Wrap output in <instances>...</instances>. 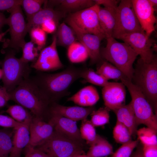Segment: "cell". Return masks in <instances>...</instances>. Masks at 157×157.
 Instances as JSON below:
<instances>
[{
	"mask_svg": "<svg viewBox=\"0 0 157 157\" xmlns=\"http://www.w3.org/2000/svg\"><path fill=\"white\" fill-rule=\"evenodd\" d=\"M116 10L99 7L98 13L99 23L106 38L112 37L115 24Z\"/></svg>",
	"mask_w": 157,
	"mask_h": 157,
	"instance_id": "24",
	"label": "cell"
},
{
	"mask_svg": "<svg viewBox=\"0 0 157 157\" xmlns=\"http://www.w3.org/2000/svg\"><path fill=\"white\" fill-rule=\"evenodd\" d=\"M94 110L92 106L87 108L77 106H67L54 103L50 107L49 114L58 115L76 122L87 119Z\"/></svg>",
	"mask_w": 157,
	"mask_h": 157,
	"instance_id": "17",
	"label": "cell"
},
{
	"mask_svg": "<svg viewBox=\"0 0 157 157\" xmlns=\"http://www.w3.org/2000/svg\"><path fill=\"white\" fill-rule=\"evenodd\" d=\"M22 123L16 121L10 117L0 114V126L4 128L15 129L21 125Z\"/></svg>",
	"mask_w": 157,
	"mask_h": 157,
	"instance_id": "40",
	"label": "cell"
},
{
	"mask_svg": "<svg viewBox=\"0 0 157 157\" xmlns=\"http://www.w3.org/2000/svg\"><path fill=\"white\" fill-rule=\"evenodd\" d=\"M138 140H130L122 145L112 154L111 157H130L134 149L137 146Z\"/></svg>",
	"mask_w": 157,
	"mask_h": 157,
	"instance_id": "39",
	"label": "cell"
},
{
	"mask_svg": "<svg viewBox=\"0 0 157 157\" xmlns=\"http://www.w3.org/2000/svg\"><path fill=\"white\" fill-rule=\"evenodd\" d=\"M57 45L56 37L54 35L51 44L40 51L32 67L42 72L54 71L63 68L64 66L58 56Z\"/></svg>",
	"mask_w": 157,
	"mask_h": 157,
	"instance_id": "12",
	"label": "cell"
},
{
	"mask_svg": "<svg viewBox=\"0 0 157 157\" xmlns=\"http://www.w3.org/2000/svg\"><path fill=\"white\" fill-rule=\"evenodd\" d=\"M113 135L115 141L122 144L131 140L132 136L128 129L117 121L113 129Z\"/></svg>",
	"mask_w": 157,
	"mask_h": 157,
	"instance_id": "36",
	"label": "cell"
},
{
	"mask_svg": "<svg viewBox=\"0 0 157 157\" xmlns=\"http://www.w3.org/2000/svg\"><path fill=\"white\" fill-rule=\"evenodd\" d=\"M24 149V157H51L44 152L29 144Z\"/></svg>",
	"mask_w": 157,
	"mask_h": 157,
	"instance_id": "41",
	"label": "cell"
},
{
	"mask_svg": "<svg viewBox=\"0 0 157 157\" xmlns=\"http://www.w3.org/2000/svg\"><path fill=\"white\" fill-rule=\"evenodd\" d=\"M67 49L68 58L72 63L83 62L89 58L87 49L83 45L79 42L76 41Z\"/></svg>",
	"mask_w": 157,
	"mask_h": 157,
	"instance_id": "28",
	"label": "cell"
},
{
	"mask_svg": "<svg viewBox=\"0 0 157 157\" xmlns=\"http://www.w3.org/2000/svg\"><path fill=\"white\" fill-rule=\"evenodd\" d=\"M3 72L1 69H0V79L2 78Z\"/></svg>",
	"mask_w": 157,
	"mask_h": 157,
	"instance_id": "53",
	"label": "cell"
},
{
	"mask_svg": "<svg viewBox=\"0 0 157 157\" xmlns=\"http://www.w3.org/2000/svg\"><path fill=\"white\" fill-rule=\"evenodd\" d=\"M142 151L144 157H157V144L144 145Z\"/></svg>",
	"mask_w": 157,
	"mask_h": 157,
	"instance_id": "44",
	"label": "cell"
},
{
	"mask_svg": "<svg viewBox=\"0 0 157 157\" xmlns=\"http://www.w3.org/2000/svg\"><path fill=\"white\" fill-rule=\"evenodd\" d=\"M52 6H58L57 10L64 13H74L95 4L94 0H58L48 1Z\"/></svg>",
	"mask_w": 157,
	"mask_h": 157,
	"instance_id": "23",
	"label": "cell"
},
{
	"mask_svg": "<svg viewBox=\"0 0 157 157\" xmlns=\"http://www.w3.org/2000/svg\"><path fill=\"white\" fill-rule=\"evenodd\" d=\"M99 96L97 89L92 85L85 87L67 99L82 106H92L99 100Z\"/></svg>",
	"mask_w": 157,
	"mask_h": 157,
	"instance_id": "21",
	"label": "cell"
},
{
	"mask_svg": "<svg viewBox=\"0 0 157 157\" xmlns=\"http://www.w3.org/2000/svg\"><path fill=\"white\" fill-rule=\"evenodd\" d=\"M83 150L79 151L67 157H77L79 155L83 154Z\"/></svg>",
	"mask_w": 157,
	"mask_h": 157,
	"instance_id": "49",
	"label": "cell"
},
{
	"mask_svg": "<svg viewBox=\"0 0 157 157\" xmlns=\"http://www.w3.org/2000/svg\"><path fill=\"white\" fill-rule=\"evenodd\" d=\"M95 4L100 6L102 5L105 8L116 9L120 1L115 0H94Z\"/></svg>",
	"mask_w": 157,
	"mask_h": 157,
	"instance_id": "45",
	"label": "cell"
},
{
	"mask_svg": "<svg viewBox=\"0 0 157 157\" xmlns=\"http://www.w3.org/2000/svg\"><path fill=\"white\" fill-rule=\"evenodd\" d=\"M125 88L122 82H111L103 87L102 94L105 107L114 111L125 105Z\"/></svg>",
	"mask_w": 157,
	"mask_h": 157,
	"instance_id": "14",
	"label": "cell"
},
{
	"mask_svg": "<svg viewBox=\"0 0 157 157\" xmlns=\"http://www.w3.org/2000/svg\"><path fill=\"white\" fill-rule=\"evenodd\" d=\"M117 117V121L125 126L129 130L131 136L136 133L137 124L131 102L113 111Z\"/></svg>",
	"mask_w": 157,
	"mask_h": 157,
	"instance_id": "22",
	"label": "cell"
},
{
	"mask_svg": "<svg viewBox=\"0 0 157 157\" xmlns=\"http://www.w3.org/2000/svg\"><path fill=\"white\" fill-rule=\"evenodd\" d=\"M66 14L53 8L45 7L28 20L27 23V32L32 28L40 26L44 23L50 20H53L59 24L60 21L65 17Z\"/></svg>",
	"mask_w": 157,
	"mask_h": 157,
	"instance_id": "20",
	"label": "cell"
},
{
	"mask_svg": "<svg viewBox=\"0 0 157 157\" xmlns=\"http://www.w3.org/2000/svg\"><path fill=\"white\" fill-rule=\"evenodd\" d=\"M22 0H0V11H9L15 6L20 5Z\"/></svg>",
	"mask_w": 157,
	"mask_h": 157,
	"instance_id": "42",
	"label": "cell"
},
{
	"mask_svg": "<svg viewBox=\"0 0 157 157\" xmlns=\"http://www.w3.org/2000/svg\"><path fill=\"white\" fill-rule=\"evenodd\" d=\"M13 52L8 53L2 62V80L3 87L9 92L14 89L26 74L28 66Z\"/></svg>",
	"mask_w": 157,
	"mask_h": 157,
	"instance_id": "10",
	"label": "cell"
},
{
	"mask_svg": "<svg viewBox=\"0 0 157 157\" xmlns=\"http://www.w3.org/2000/svg\"><path fill=\"white\" fill-rule=\"evenodd\" d=\"M79 130L81 137L90 146L95 141L97 135L94 126L87 119L82 120Z\"/></svg>",
	"mask_w": 157,
	"mask_h": 157,
	"instance_id": "31",
	"label": "cell"
},
{
	"mask_svg": "<svg viewBox=\"0 0 157 157\" xmlns=\"http://www.w3.org/2000/svg\"><path fill=\"white\" fill-rule=\"evenodd\" d=\"M90 146L86 154L89 157H104L113 153L112 145L98 135L95 141Z\"/></svg>",
	"mask_w": 157,
	"mask_h": 157,
	"instance_id": "25",
	"label": "cell"
},
{
	"mask_svg": "<svg viewBox=\"0 0 157 157\" xmlns=\"http://www.w3.org/2000/svg\"><path fill=\"white\" fill-rule=\"evenodd\" d=\"M81 68L72 65L56 73L41 74L35 82L51 104L69 95L68 89L76 81L81 78Z\"/></svg>",
	"mask_w": 157,
	"mask_h": 157,
	"instance_id": "1",
	"label": "cell"
},
{
	"mask_svg": "<svg viewBox=\"0 0 157 157\" xmlns=\"http://www.w3.org/2000/svg\"><path fill=\"white\" fill-rule=\"evenodd\" d=\"M10 100L9 92L3 86H0V108L4 106Z\"/></svg>",
	"mask_w": 157,
	"mask_h": 157,
	"instance_id": "46",
	"label": "cell"
},
{
	"mask_svg": "<svg viewBox=\"0 0 157 157\" xmlns=\"http://www.w3.org/2000/svg\"><path fill=\"white\" fill-rule=\"evenodd\" d=\"M9 93L10 100L29 109L33 117L43 119L49 113L51 103L34 81L26 78Z\"/></svg>",
	"mask_w": 157,
	"mask_h": 157,
	"instance_id": "2",
	"label": "cell"
},
{
	"mask_svg": "<svg viewBox=\"0 0 157 157\" xmlns=\"http://www.w3.org/2000/svg\"><path fill=\"white\" fill-rule=\"evenodd\" d=\"M9 29H8L4 32L0 33V42L1 41L3 37L8 32H9Z\"/></svg>",
	"mask_w": 157,
	"mask_h": 157,
	"instance_id": "51",
	"label": "cell"
},
{
	"mask_svg": "<svg viewBox=\"0 0 157 157\" xmlns=\"http://www.w3.org/2000/svg\"><path fill=\"white\" fill-rule=\"evenodd\" d=\"M13 132L8 128L0 129V157H9L13 146Z\"/></svg>",
	"mask_w": 157,
	"mask_h": 157,
	"instance_id": "29",
	"label": "cell"
},
{
	"mask_svg": "<svg viewBox=\"0 0 157 157\" xmlns=\"http://www.w3.org/2000/svg\"><path fill=\"white\" fill-rule=\"evenodd\" d=\"M35 45L31 41L25 42L23 44L22 48V55L20 58L23 62L27 64L31 62H34L37 59L39 54V51Z\"/></svg>",
	"mask_w": 157,
	"mask_h": 157,
	"instance_id": "33",
	"label": "cell"
},
{
	"mask_svg": "<svg viewBox=\"0 0 157 157\" xmlns=\"http://www.w3.org/2000/svg\"><path fill=\"white\" fill-rule=\"evenodd\" d=\"M136 16L142 29L150 36L155 30L157 19L155 9L149 0H131Z\"/></svg>",
	"mask_w": 157,
	"mask_h": 157,
	"instance_id": "13",
	"label": "cell"
},
{
	"mask_svg": "<svg viewBox=\"0 0 157 157\" xmlns=\"http://www.w3.org/2000/svg\"><path fill=\"white\" fill-rule=\"evenodd\" d=\"M115 39L128 44L145 63H150L156 56L154 53L157 50L156 41L143 30L120 35Z\"/></svg>",
	"mask_w": 157,
	"mask_h": 157,
	"instance_id": "9",
	"label": "cell"
},
{
	"mask_svg": "<svg viewBox=\"0 0 157 157\" xmlns=\"http://www.w3.org/2000/svg\"><path fill=\"white\" fill-rule=\"evenodd\" d=\"M156 133L152 129L147 127L137 130L136 134L143 145H149L157 144Z\"/></svg>",
	"mask_w": 157,
	"mask_h": 157,
	"instance_id": "35",
	"label": "cell"
},
{
	"mask_svg": "<svg viewBox=\"0 0 157 157\" xmlns=\"http://www.w3.org/2000/svg\"><path fill=\"white\" fill-rule=\"evenodd\" d=\"M131 96L133 108L138 125L143 124L157 132V118L153 109L139 88L127 78L120 80Z\"/></svg>",
	"mask_w": 157,
	"mask_h": 157,
	"instance_id": "5",
	"label": "cell"
},
{
	"mask_svg": "<svg viewBox=\"0 0 157 157\" xmlns=\"http://www.w3.org/2000/svg\"><path fill=\"white\" fill-rule=\"evenodd\" d=\"M45 0H22V6L26 14L27 20L40 11Z\"/></svg>",
	"mask_w": 157,
	"mask_h": 157,
	"instance_id": "37",
	"label": "cell"
},
{
	"mask_svg": "<svg viewBox=\"0 0 157 157\" xmlns=\"http://www.w3.org/2000/svg\"><path fill=\"white\" fill-rule=\"evenodd\" d=\"M32 119L26 120L14 129L13 146L9 157H21L23 149L28 144L30 139L29 126Z\"/></svg>",
	"mask_w": 157,
	"mask_h": 157,
	"instance_id": "19",
	"label": "cell"
},
{
	"mask_svg": "<svg viewBox=\"0 0 157 157\" xmlns=\"http://www.w3.org/2000/svg\"><path fill=\"white\" fill-rule=\"evenodd\" d=\"M56 34L57 44L68 48L71 44L76 41L77 39L73 29L63 22L58 27Z\"/></svg>",
	"mask_w": 157,
	"mask_h": 157,
	"instance_id": "26",
	"label": "cell"
},
{
	"mask_svg": "<svg viewBox=\"0 0 157 157\" xmlns=\"http://www.w3.org/2000/svg\"><path fill=\"white\" fill-rule=\"evenodd\" d=\"M143 30L135 14L131 1H120L116 10V21L112 37Z\"/></svg>",
	"mask_w": 157,
	"mask_h": 157,
	"instance_id": "8",
	"label": "cell"
},
{
	"mask_svg": "<svg viewBox=\"0 0 157 157\" xmlns=\"http://www.w3.org/2000/svg\"><path fill=\"white\" fill-rule=\"evenodd\" d=\"M77 157H89L86 155L84 154H80Z\"/></svg>",
	"mask_w": 157,
	"mask_h": 157,
	"instance_id": "52",
	"label": "cell"
},
{
	"mask_svg": "<svg viewBox=\"0 0 157 157\" xmlns=\"http://www.w3.org/2000/svg\"><path fill=\"white\" fill-rule=\"evenodd\" d=\"M7 18L2 13H0V31L5 24H6Z\"/></svg>",
	"mask_w": 157,
	"mask_h": 157,
	"instance_id": "47",
	"label": "cell"
},
{
	"mask_svg": "<svg viewBox=\"0 0 157 157\" xmlns=\"http://www.w3.org/2000/svg\"><path fill=\"white\" fill-rule=\"evenodd\" d=\"M109 110L105 107L93 111L90 114L91 123L94 127L103 126L108 123L109 121Z\"/></svg>",
	"mask_w": 157,
	"mask_h": 157,
	"instance_id": "34",
	"label": "cell"
},
{
	"mask_svg": "<svg viewBox=\"0 0 157 157\" xmlns=\"http://www.w3.org/2000/svg\"><path fill=\"white\" fill-rule=\"evenodd\" d=\"M149 1L151 5L155 8V7L157 6V0H149Z\"/></svg>",
	"mask_w": 157,
	"mask_h": 157,
	"instance_id": "50",
	"label": "cell"
},
{
	"mask_svg": "<svg viewBox=\"0 0 157 157\" xmlns=\"http://www.w3.org/2000/svg\"><path fill=\"white\" fill-rule=\"evenodd\" d=\"M100 6L95 4L88 8L69 14L65 22L72 29L106 38L99 23L98 13Z\"/></svg>",
	"mask_w": 157,
	"mask_h": 157,
	"instance_id": "6",
	"label": "cell"
},
{
	"mask_svg": "<svg viewBox=\"0 0 157 157\" xmlns=\"http://www.w3.org/2000/svg\"><path fill=\"white\" fill-rule=\"evenodd\" d=\"M81 78L87 82L96 85L104 87L108 85L110 82L101 75L97 73L92 69L86 67L81 68Z\"/></svg>",
	"mask_w": 157,
	"mask_h": 157,
	"instance_id": "30",
	"label": "cell"
},
{
	"mask_svg": "<svg viewBox=\"0 0 157 157\" xmlns=\"http://www.w3.org/2000/svg\"><path fill=\"white\" fill-rule=\"evenodd\" d=\"M131 81L141 91L156 113L157 102L156 56L149 63L144 62L140 58L138 60Z\"/></svg>",
	"mask_w": 157,
	"mask_h": 157,
	"instance_id": "4",
	"label": "cell"
},
{
	"mask_svg": "<svg viewBox=\"0 0 157 157\" xmlns=\"http://www.w3.org/2000/svg\"><path fill=\"white\" fill-rule=\"evenodd\" d=\"M132 157H144L142 151V149L139 147L133 153Z\"/></svg>",
	"mask_w": 157,
	"mask_h": 157,
	"instance_id": "48",
	"label": "cell"
},
{
	"mask_svg": "<svg viewBox=\"0 0 157 157\" xmlns=\"http://www.w3.org/2000/svg\"><path fill=\"white\" fill-rule=\"evenodd\" d=\"M98 64L96 72L108 81L121 80L127 77L119 69L105 60H103Z\"/></svg>",
	"mask_w": 157,
	"mask_h": 157,
	"instance_id": "27",
	"label": "cell"
},
{
	"mask_svg": "<svg viewBox=\"0 0 157 157\" xmlns=\"http://www.w3.org/2000/svg\"><path fill=\"white\" fill-rule=\"evenodd\" d=\"M30 139L28 144L35 147L40 145L52 134L54 131L53 124L47 123L43 119L33 116L29 126Z\"/></svg>",
	"mask_w": 157,
	"mask_h": 157,
	"instance_id": "15",
	"label": "cell"
},
{
	"mask_svg": "<svg viewBox=\"0 0 157 157\" xmlns=\"http://www.w3.org/2000/svg\"><path fill=\"white\" fill-rule=\"evenodd\" d=\"M59 24L53 20L47 21L43 23L40 27L46 33H52L56 31Z\"/></svg>",
	"mask_w": 157,
	"mask_h": 157,
	"instance_id": "43",
	"label": "cell"
},
{
	"mask_svg": "<svg viewBox=\"0 0 157 157\" xmlns=\"http://www.w3.org/2000/svg\"><path fill=\"white\" fill-rule=\"evenodd\" d=\"M82 144L54 130L48 139L35 148L51 157H67L83 150Z\"/></svg>",
	"mask_w": 157,
	"mask_h": 157,
	"instance_id": "7",
	"label": "cell"
},
{
	"mask_svg": "<svg viewBox=\"0 0 157 157\" xmlns=\"http://www.w3.org/2000/svg\"><path fill=\"white\" fill-rule=\"evenodd\" d=\"M28 32L31 38V41L36 44L39 51H41L46 43V33L40 26L32 28Z\"/></svg>",
	"mask_w": 157,
	"mask_h": 157,
	"instance_id": "38",
	"label": "cell"
},
{
	"mask_svg": "<svg viewBox=\"0 0 157 157\" xmlns=\"http://www.w3.org/2000/svg\"><path fill=\"white\" fill-rule=\"evenodd\" d=\"M16 121L23 123L32 118L33 116L23 107L20 105H13L10 106L6 110Z\"/></svg>",
	"mask_w": 157,
	"mask_h": 157,
	"instance_id": "32",
	"label": "cell"
},
{
	"mask_svg": "<svg viewBox=\"0 0 157 157\" xmlns=\"http://www.w3.org/2000/svg\"><path fill=\"white\" fill-rule=\"evenodd\" d=\"M9 12L10 15L7 18L6 24L9 26L10 39L9 46L16 50L22 48L26 42L24 38L27 32L26 23L20 5L17 6Z\"/></svg>",
	"mask_w": 157,
	"mask_h": 157,
	"instance_id": "11",
	"label": "cell"
},
{
	"mask_svg": "<svg viewBox=\"0 0 157 157\" xmlns=\"http://www.w3.org/2000/svg\"><path fill=\"white\" fill-rule=\"evenodd\" d=\"M72 29L77 40L83 45L88 51L90 58V64H98L102 61L103 59L101 56L100 46L101 42L104 39L95 35L82 33L76 29Z\"/></svg>",
	"mask_w": 157,
	"mask_h": 157,
	"instance_id": "16",
	"label": "cell"
},
{
	"mask_svg": "<svg viewBox=\"0 0 157 157\" xmlns=\"http://www.w3.org/2000/svg\"><path fill=\"white\" fill-rule=\"evenodd\" d=\"M49 121L53 125L54 130L81 143L83 142L76 122L63 116L50 114Z\"/></svg>",
	"mask_w": 157,
	"mask_h": 157,
	"instance_id": "18",
	"label": "cell"
},
{
	"mask_svg": "<svg viewBox=\"0 0 157 157\" xmlns=\"http://www.w3.org/2000/svg\"><path fill=\"white\" fill-rule=\"evenodd\" d=\"M106 39V46L100 50L101 58L119 69L131 81L134 71L133 64L138 54L125 42H119L113 37Z\"/></svg>",
	"mask_w": 157,
	"mask_h": 157,
	"instance_id": "3",
	"label": "cell"
}]
</instances>
